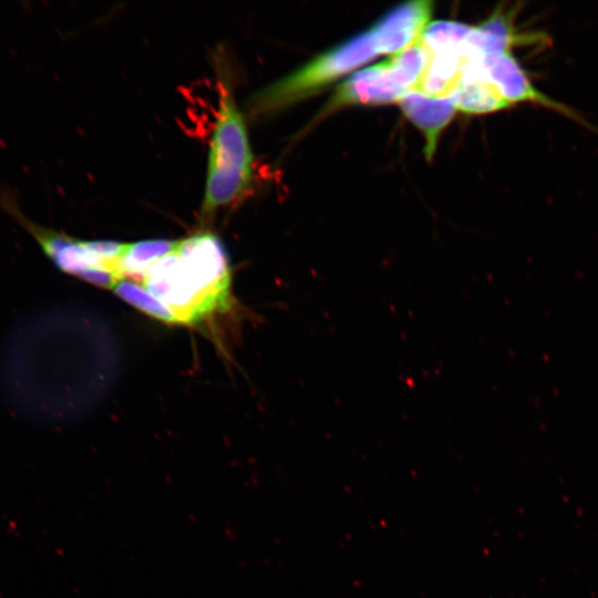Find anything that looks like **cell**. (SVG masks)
I'll return each mask as SVG.
<instances>
[{"mask_svg":"<svg viewBox=\"0 0 598 598\" xmlns=\"http://www.w3.org/2000/svg\"><path fill=\"white\" fill-rule=\"evenodd\" d=\"M254 156L244 115L226 81L220 84L219 107L208 148L203 215L230 206L251 187Z\"/></svg>","mask_w":598,"mask_h":598,"instance_id":"1","label":"cell"},{"mask_svg":"<svg viewBox=\"0 0 598 598\" xmlns=\"http://www.w3.org/2000/svg\"><path fill=\"white\" fill-rule=\"evenodd\" d=\"M378 54L371 31L361 32L256 92L249 109L257 115L282 109L315 94Z\"/></svg>","mask_w":598,"mask_h":598,"instance_id":"2","label":"cell"},{"mask_svg":"<svg viewBox=\"0 0 598 598\" xmlns=\"http://www.w3.org/2000/svg\"><path fill=\"white\" fill-rule=\"evenodd\" d=\"M0 207L34 238L61 271L106 289H113L121 280L115 271L87 249L85 240L34 223L21 212L12 195L2 193Z\"/></svg>","mask_w":598,"mask_h":598,"instance_id":"3","label":"cell"},{"mask_svg":"<svg viewBox=\"0 0 598 598\" xmlns=\"http://www.w3.org/2000/svg\"><path fill=\"white\" fill-rule=\"evenodd\" d=\"M176 251L188 287L208 313L229 306L230 272L225 248L212 233L202 231L178 240Z\"/></svg>","mask_w":598,"mask_h":598,"instance_id":"4","label":"cell"},{"mask_svg":"<svg viewBox=\"0 0 598 598\" xmlns=\"http://www.w3.org/2000/svg\"><path fill=\"white\" fill-rule=\"evenodd\" d=\"M432 11V1L415 0L401 3L382 16L370 29L378 53L396 54L419 42Z\"/></svg>","mask_w":598,"mask_h":598,"instance_id":"5","label":"cell"},{"mask_svg":"<svg viewBox=\"0 0 598 598\" xmlns=\"http://www.w3.org/2000/svg\"><path fill=\"white\" fill-rule=\"evenodd\" d=\"M408 93L396 81L389 60L355 72L343 81L329 102V107L347 105H382L398 102Z\"/></svg>","mask_w":598,"mask_h":598,"instance_id":"6","label":"cell"},{"mask_svg":"<svg viewBox=\"0 0 598 598\" xmlns=\"http://www.w3.org/2000/svg\"><path fill=\"white\" fill-rule=\"evenodd\" d=\"M480 65L511 105L517 102H533L570 114L568 109L547 97L532 84L511 51L481 54Z\"/></svg>","mask_w":598,"mask_h":598,"instance_id":"7","label":"cell"},{"mask_svg":"<svg viewBox=\"0 0 598 598\" xmlns=\"http://www.w3.org/2000/svg\"><path fill=\"white\" fill-rule=\"evenodd\" d=\"M398 103L404 115L424 134V153L426 158L431 159L441 132L450 123L456 110L454 96L433 97L417 91H410Z\"/></svg>","mask_w":598,"mask_h":598,"instance_id":"8","label":"cell"},{"mask_svg":"<svg viewBox=\"0 0 598 598\" xmlns=\"http://www.w3.org/2000/svg\"><path fill=\"white\" fill-rule=\"evenodd\" d=\"M480 55H468L461 83L453 94L456 110L467 114H485L511 106L498 89L483 73Z\"/></svg>","mask_w":598,"mask_h":598,"instance_id":"9","label":"cell"},{"mask_svg":"<svg viewBox=\"0 0 598 598\" xmlns=\"http://www.w3.org/2000/svg\"><path fill=\"white\" fill-rule=\"evenodd\" d=\"M540 38L537 34L518 33L511 12L497 9L486 21L473 27L465 50L472 54L511 51L515 45L534 43Z\"/></svg>","mask_w":598,"mask_h":598,"instance_id":"10","label":"cell"},{"mask_svg":"<svg viewBox=\"0 0 598 598\" xmlns=\"http://www.w3.org/2000/svg\"><path fill=\"white\" fill-rule=\"evenodd\" d=\"M466 59L465 48L456 52L429 55L414 91L433 97L452 96L461 83Z\"/></svg>","mask_w":598,"mask_h":598,"instance_id":"11","label":"cell"},{"mask_svg":"<svg viewBox=\"0 0 598 598\" xmlns=\"http://www.w3.org/2000/svg\"><path fill=\"white\" fill-rule=\"evenodd\" d=\"M178 240L147 239L127 247L117 262V270L122 279H132L141 282L147 270L161 258L172 252Z\"/></svg>","mask_w":598,"mask_h":598,"instance_id":"12","label":"cell"},{"mask_svg":"<svg viewBox=\"0 0 598 598\" xmlns=\"http://www.w3.org/2000/svg\"><path fill=\"white\" fill-rule=\"evenodd\" d=\"M472 29L456 21H434L425 28L420 43L429 55L461 51Z\"/></svg>","mask_w":598,"mask_h":598,"instance_id":"13","label":"cell"},{"mask_svg":"<svg viewBox=\"0 0 598 598\" xmlns=\"http://www.w3.org/2000/svg\"><path fill=\"white\" fill-rule=\"evenodd\" d=\"M122 300L140 311L166 323H179L174 311L154 297L141 282L132 279L120 280L112 289Z\"/></svg>","mask_w":598,"mask_h":598,"instance_id":"14","label":"cell"}]
</instances>
